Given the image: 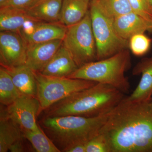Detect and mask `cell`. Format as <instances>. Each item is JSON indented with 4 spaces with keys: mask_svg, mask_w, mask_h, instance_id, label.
<instances>
[{
    "mask_svg": "<svg viewBox=\"0 0 152 152\" xmlns=\"http://www.w3.org/2000/svg\"><path fill=\"white\" fill-rule=\"evenodd\" d=\"M100 133L110 152H152V110L149 102L125 97L109 113Z\"/></svg>",
    "mask_w": 152,
    "mask_h": 152,
    "instance_id": "cell-1",
    "label": "cell"
},
{
    "mask_svg": "<svg viewBox=\"0 0 152 152\" xmlns=\"http://www.w3.org/2000/svg\"><path fill=\"white\" fill-rule=\"evenodd\" d=\"M124 94L111 86L97 83L53 105L47 115L48 117L74 115L87 117L105 115L121 102Z\"/></svg>",
    "mask_w": 152,
    "mask_h": 152,
    "instance_id": "cell-2",
    "label": "cell"
},
{
    "mask_svg": "<svg viewBox=\"0 0 152 152\" xmlns=\"http://www.w3.org/2000/svg\"><path fill=\"white\" fill-rule=\"evenodd\" d=\"M109 113L93 117L74 115L47 116L43 120V126L55 142L66 152L76 145L86 144L99 134Z\"/></svg>",
    "mask_w": 152,
    "mask_h": 152,
    "instance_id": "cell-3",
    "label": "cell"
},
{
    "mask_svg": "<svg viewBox=\"0 0 152 152\" xmlns=\"http://www.w3.org/2000/svg\"><path fill=\"white\" fill-rule=\"evenodd\" d=\"M131 66L130 54L128 49H125L107 58L86 64L68 77L109 85L129 94L131 86L125 73Z\"/></svg>",
    "mask_w": 152,
    "mask_h": 152,
    "instance_id": "cell-4",
    "label": "cell"
},
{
    "mask_svg": "<svg viewBox=\"0 0 152 152\" xmlns=\"http://www.w3.org/2000/svg\"><path fill=\"white\" fill-rule=\"evenodd\" d=\"M34 73L37 85V97L40 104L41 111L97 83L82 79L48 77L38 72Z\"/></svg>",
    "mask_w": 152,
    "mask_h": 152,
    "instance_id": "cell-5",
    "label": "cell"
},
{
    "mask_svg": "<svg viewBox=\"0 0 152 152\" xmlns=\"http://www.w3.org/2000/svg\"><path fill=\"white\" fill-rule=\"evenodd\" d=\"M63 45L78 68L96 61V46L90 10L81 21L67 27Z\"/></svg>",
    "mask_w": 152,
    "mask_h": 152,
    "instance_id": "cell-6",
    "label": "cell"
},
{
    "mask_svg": "<svg viewBox=\"0 0 152 152\" xmlns=\"http://www.w3.org/2000/svg\"><path fill=\"white\" fill-rule=\"evenodd\" d=\"M89 10L96 46V61L107 58L129 48V41L117 34L113 20L103 15L91 1Z\"/></svg>",
    "mask_w": 152,
    "mask_h": 152,
    "instance_id": "cell-7",
    "label": "cell"
},
{
    "mask_svg": "<svg viewBox=\"0 0 152 152\" xmlns=\"http://www.w3.org/2000/svg\"><path fill=\"white\" fill-rule=\"evenodd\" d=\"M41 111L40 104L37 97L23 95L8 106L7 110L9 116L23 132L35 130L39 128L37 118Z\"/></svg>",
    "mask_w": 152,
    "mask_h": 152,
    "instance_id": "cell-8",
    "label": "cell"
},
{
    "mask_svg": "<svg viewBox=\"0 0 152 152\" xmlns=\"http://www.w3.org/2000/svg\"><path fill=\"white\" fill-rule=\"evenodd\" d=\"M27 45L18 33L0 32V61L4 67L26 64Z\"/></svg>",
    "mask_w": 152,
    "mask_h": 152,
    "instance_id": "cell-9",
    "label": "cell"
},
{
    "mask_svg": "<svg viewBox=\"0 0 152 152\" xmlns=\"http://www.w3.org/2000/svg\"><path fill=\"white\" fill-rule=\"evenodd\" d=\"M62 44V40L27 44L25 65L34 72H40L55 56Z\"/></svg>",
    "mask_w": 152,
    "mask_h": 152,
    "instance_id": "cell-10",
    "label": "cell"
},
{
    "mask_svg": "<svg viewBox=\"0 0 152 152\" xmlns=\"http://www.w3.org/2000/svg\"><path fill=\"white\" fill-rule=\"evenodd\" d=\"M23 131L9 116L7 113L1 112L0 152H21L24 151Z\"/></svg>",
    "mask_w": 152,
    "mask_h": 152,
    "instance_id": "cell-11",
    "label": "cell"
},
{
    "mask_svg": "<svg viewBox=\"0 0 152 152\" xmlns=\"http://www.w3.org/2000/svg\"><path fill=\"white\" fill-rule=\"evenodd\" d=\"M133 75H141L140 81L135 89L129 96L127 100L149 102L152 96V56L145 58L136 64L132 70Z\"/></svg>",
    "mask_w": 152,
    "mask_h": 152,
    "instance_id": "cell-12",
    "label": "cell"
},
{
    "mask_svg": "<svg viewBox=\"0 0 152 152\" xmlns=\"http://www.w3.org/2000/svg\"><path fill=\"white\" fill-rule=\"evenodd\" d=\"M151 20H148L134 12L125 14L113 20L114 28L121 37L129 41L133 36L146 31H152Z\"/></svg>",
    "mask_w": 152,
    "mask_h": 152,
    "instance_id": "cell-13",
    "label": "cell"
},
{
    "mask_svg": "<svg viewBox=\"0 0 152 152\" xmlns=\"http://www.w3.org/2000/svg\"><path fill=\"white\" fill-rule=\"evenodd\" d=\"M78 68L70 54L62 44L50 61L38 72L48 77H68Z\"/></svg>",
    "mask_w": 152,
    "mask_h": 152,
    "instance_id": "cell-14",
    "label": "cell"
},
{
    "mask_svg": "<svg viewBox=\"0 0 152 152\" xmlns=\"http://www.w3.org/2000/svg\"><path fill=\"white\" fill-rule=\"evenodd\" d=\"M67 27L60 23L37 22L31 34L22 37L26 44L64 39Z\"/></svg>",
    "mask_w": 152,
    "mask_h": 152,
    "instance_id": "cell-15",
    "label": "cell"
},
{
    "mask_svg": "<svg viewBox=\"0 0 152 152\" xmlns=\"http://www.w3.org/2000/svg\"><path fill=\"white\" fill-rule=\"evenodd\" d=\"M3 67V66H2ZM21 95L37 97V85L34 72L26 65L4 67Z\"/></svg>",
    "mask_w": 152,
    "mask_h": 152,
    "instance_id": "cell-16",
    "label": "cell"
},
{
    "mask_svg": "<svg viewBox=\"0 0 152 152\" xmlns=\"http://www.w3.org/2000/svg\"><path fill=\"white\" fill-rule=\"evenodd\" d=\"M91 0H63L60 23L71 26L81 21L89 12Z\"/></svg>",
    "mask_w": 152,
    "mask_h": 152,
    "instance_id": "cell-17",
    "label": "cell"
},
{
    "mask_svg": "<svg viewBox=\"0 0 152 152\" xmlns=\"http://www.w3.org/2000/svg\"><path fill=\"white\" fill-rule=\"evenodd\" d=\"M63 0H39L26 11L31 18L48 23H60Z\"/></svg>",
    "mask_w": 152,
    "mask_h": 152,
    "instance_id": "cell-18",
    "label": "cell"
},
{
    "mask_svg": "<svg viewBox=\"0 0 152 152\" xmlns=\"http://www.w3.org/2000/svg\"><path fill=\"white\" fill-rule=\"evenodd\" d=\"M33 18L26 11L9 6L0 7V31L20 32L25 22Z\"/></svg>",
    "mask_w": 152,
    "mask_h": 152,
    "instance_id": "cell-19",
    "label": "cell"
},
{
    "mask_svg": "<svg viewBox=\"0 0 152 152\" xmlns=\"http://www.w3.org/2000/svg\"><path fill=\"white\" fill-rule=\"evenodd\" d=\"M103 15L114 20L133 12L128 0H91Z\"/></svg>",
    "mask_w": 152,
    "mask_h": 152,
    "instance_id": "cell-20",
    "label": "cell"
},
{
    "mask_svg": "<svg viewBox=\"0 0 152 152\" xmlns=\"http://www.w3.org/2000/svg\"><path fill=\"white\" fill-rule=\"evenodd\" d=\"M10 74L1 66L0 68V102L8 106L21 96Z\"/></svg>",
    "mask_w": 152,
    "mask_h": 152,
    "instance_id": "cell-21",
    "label": "cell"
},
{
    "mask_svg": "<svg viewBox=\"0 0 152 152\" xmlns=\"http://www.w3.org/2000/svg\"><path fill=\"white\" fill-rule=\"evenodd\" d=\"M24 138L37 152H60L59 149L46 135L39 127L35 130L23 132Z\"/></svg>",
    "mask_w": 152,
    "mask_h": 152,
    "instance_id": "cell-22",
    "label": "cell"
},
{
    "mask_svg": "<svg viewBox=\"0 0 152 152\" xmlns=\"http://www.w3.org/2000/svg\"><path fill=\"white\" fill-rule=\"evenodd\" d=\"M152 42V39L145 33L138 34L133 36L129 40V48L133 54L141 56L148 51Z\"/></svg>",
    "mask_w": 152,
    "mask_h": 152,
    "instance_id": "cell-23",
    "label": "cell"
},
{
    "mask_svg": "<svg viewBox=\"0 0 152 152\" xmlns=\"http://www.w3.org/2000/svg\"><path fill=\"white\" fill-rule=\"evenodd\" d=\"M133 12L148 20H152V6L148 0H128Z\"/></svg>",
    "mask_w": 152,
    "mask_h": 152,
    "instance_id": "cell-24",
    "label": "cell"
},
{
    "mask_svg": "<svg viewBox=\"0 0 152 152\" xmlns=\"http://www.w3.org/2000/svg\"><path fill=\"white\" fill-rule=\"evenodd\" d=\"M86 152H110L104 137L101 133L86 144Z\"/></svg>",
    "mask_w": 152,
    "mask_h": 152,
    "instance_id": "cell-25",
    "label": "cell"
},
{
    "mask_svg": "<svg viewBox=\"0 0 152 152\" xmlns=\"http://www.w3.org/2000/svg\"><path fill=\"white\" fill-rule=\"evenodd\" d=\"M39 0H8L2 7L9 6L27 11L32 7Z\"/></svg>",
    "mask_w": 152,
    "mask_h": 152,
    "instance_id": "cell-26",
    "label": "cell"
},
{
    "mask_svg": "<svg viewBox=\"0 0 152 152\" xmlns=\"http://www.w3.org/2000/svg\"><path fill=\"white\" fill-rule=\"evenodd\" d=\"M66 152H86V144L76 145L66 151Z\"/></svg>",
    "mask_w": 152,
    "mask_h": 152,
    "instance_id": "cell-27",
    "label": "cell"
},
{
    "mask_svg": "<svg viewBox=\"0 0 152 152\" xmlns=\"http://www.w3.org/2000/svg\"><path fill=\"white\" fill-rule=\"evenodd\" d=\"M7 1L8 0H0V7L4 6Z\"/></svg>",
    "mask_w": 152,
    "mask_h": 152,
    "instance_id": "cell-28",
    "label": "cell"
},
{
    "mask_svg": "<svg viewBox=\"0 0 152 152\" xmlns=\"http://www.w3.org/2000/svg\"><path fill=\"white\" fill-rule=\"evenodd\" d=\"M150 106H151V108L152 110V99L151 100V102H150Z\"/></svg>",
    "mask_w": 152,
    "mask_h": 152,
    "instance_id": "cell-29",
    "label": "cell"
},
{
    "mask_svg": "<svg viewBox=\"0 0 152 152\" xmlns=\"http://www.w3.org/2000/svg\"><path fill=\"white\" fill-rule=\"evenodd\" d=\"M148 1L149 2L150 4L152 6V0H148Z\"/></svg>",
    "mask_w": 152,
    "mask_h": 152,
    "instance_id": "cell-30",
    "label": "cell"
},
{
    "mask_svg": "<svg viewBox=\"0 0 152 152\" xmlns=\"http://www.w3.org/2000/svg\"><path fill=\"white\" fill-rule=\"evenodd\" d=\"M151 27L152 29V20L151 21Z\"/></svg>",
    "mask_w": 152,
    "mask_h": 152,
    "instance_id": "cell-31",
    "label": "cell"
}]
</instances>
